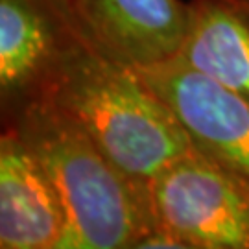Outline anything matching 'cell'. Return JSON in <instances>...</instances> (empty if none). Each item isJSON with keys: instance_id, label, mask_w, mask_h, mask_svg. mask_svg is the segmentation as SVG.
I'll return each mask as SVG.
<instances>
[{"instance_id": "cell-5", "label": "cell", "mask_w": 249, "mask_h": 249, "mask_svg": "<svg viewBox=\"0 0 249 249\" xmlns=\"http://www.w3.org/2000/svg\"><path fill=\"white\" fill-rule=\"evenodd\" d=\"M135 67L174 113L192 148L249 187V100L178 55Z\"/></svg>"}, {"instance_id": "cell-2", "label": "cell", "mask_w": 249, "mask_h": 249, "mask_svg": "<svg viewBox=\"0 0 249 249\" xmlns=\"http://www.w3.org/2000/svg\"><path fill=\"white\" fill-rule=\"evenodd\" d=\"M2 127L17 129L52 176L69 216L63 249H135L155 229L150 188L125 176L63 109L37 104Z\"/></svg>"}, {"instance_id": "cell-8", "label": "cell", "mask_w": 249, "mask_h": 249, "mask_svg": "<svg viewBox=\"0 0 249 249\" xmlns=\"http://www.w3.org/2000/svg\"><path fill=\"white\" fill-rule=\"evenodd\" d=\"M178 57L249 100V0H188Z\"/></svg>"}, {"instance_id": "cell-4", "label": "cell", "mask_w": 249, "mask_h": 249, "mask_svg": "<svg viewBox=\"0 0 249 249\" xmlns=\"http://www.w3.org/2000/svg\"><path fill=\"white\" fill-rule=\"evenodd\" d=\"M78 15V0H0L2 124L48 102Z\"/></svg>"}, {"instance_id": "cell-3", "label": "cell", "mask_w": 249, "mask_h": 249, "mask_svg": "<svg viewBox=\"0 0 249 249\" xmlns=\"http://www.w3.org/2000/svg\"><path fill=\"white\" fill-rule=\"evenodd\" d=\"M155 227L185 249H249V187L197 150L150 183Z\"/></svg>"}, {"instance_id": "cell-6", "label": "cell", "mask_w": 249, "mask_h": 249, "mask_svg": "<svg viewBox=\"0 0 249 249\" xmlns=\"http://www.w3.org/2000/svg\"><path fill=\"white\" fill-rule=\"evenodd\" d=\"M69 216L52 176L13 127L0 135V248L63 249Z\"/></svg>"}, {"instance_id": "cell-7", "label": "cell", "mask_w": 249, "mask_h": 249, "mask_svg": "<svg viewBox=\"0 0 249 249\" xmlns=\"http://www.w3.org/2000/svg\"><path fill=\"white\" fill-rule=\"evenodd\" d=\"M92 30L122 59L146 67L176 57L187 28L183 0H78Z\"/></svg>"}, {"instance_id": "cell-1", "label": "cell", "mask_w": 249, "mask_h": 249, "mask_svg": "<svg viewBox=\"0 0 249 249\" xmlns=\"http://www.w3.org/2000/svg\"><path fill=\"white\" fill-rule=\"evenodd\" d=\"M45 104L78 120L107 157L146 188L172 160L194 150L168 106L133 63L100 39L81 8Z\"/></svg>"}]
</instances>
